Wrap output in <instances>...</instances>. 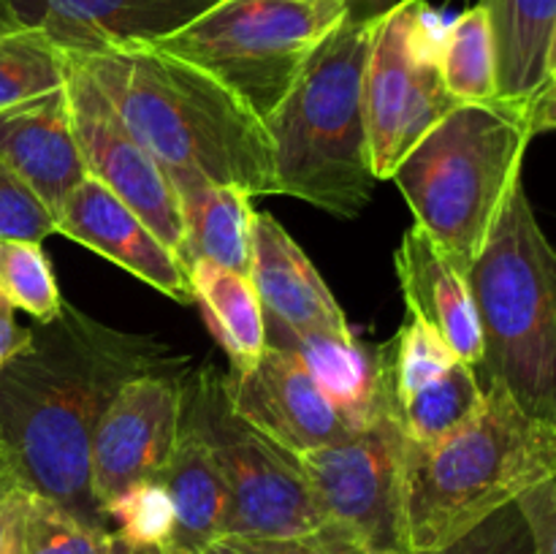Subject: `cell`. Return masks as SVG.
<instances>
[{
  "instance_id": "38",
  "label": "cell",
  "mask_w": 556,
  "mask_h": 554,
  "mask_svg": "<svg viewBox=\"0 0 556 554\" xmlns=\"http://www.w3.org/2000/svg\"><path fill=\"white\" fill-rule=\"evenodd\" d=\"M103 554H166V552H163L161 546H147V543L128 541V538L112 530L106 536V549H103Z\"/></svg>"
},
{
  "instance_id": "37",
  "label": "cell",
  "mask_w": 556,
  "mask_h": 554,
  "mask_svg": "<svg viewBox=\"0 0 556 554\" xmlns=\"http://www.w3.org/2000/svg\"><path fill=\"white\" fill-rule=\"evenodd\" d=\"M527 125H530L532 136L556 130V79H548L546 87L535 96V101L527 109Z\"/></svg>"
},
{
  "instance_id": "8",
  "label": "cell",
  "mask_w": 556,
  "mask_h": 554,
  "mask_svg": "<svg viewBox=\"0 0 556 554\" xmlns=\"http://www.w3.org/2000/svg\"><path fill=\"white\" fill-rule=\"evenodd\" d=\"M182 427L201 440L220 470L231 500L228 532L315 538L329 527L296 454L233 411L226 373L212 364L185 375Z\"/></svg>"
},
{
  "instance_id": "13",
  "label": "cell",
  "mask_w": 556,
  "mask_h": 554,
  "mask_svg": "<svg viewBox=\"0 0 556 554\" xmlns=\"http://www.w3.org/2000/svg\"><path fill=\"white\" fill-rule=\"evenodd\" d=\"M226 389L233 411L291 454L324 449L356 432L302 358L286 348L266 345L248 373H226Z\"/></svg>"
},
{
  "instance_id": "11",
  "label": "cell",
  "mask_w": 556,
  "mask_h": 554,
  "mask_svg": "<svg viewBox=\"0 0 556 554\" xmlns=\"http://www.w3.org/2000/svg\"><path fill=\"white\" fill-rule=\"evenodd\" d=\"M71 125L87 177L128 204L185 264V223L179 196L161 163L139 144L101 87L65 54ZM188 266V264H185Z\"/></svg>"
},
{
  "instance_id": "31",
  "label": "cell",
  "mask_w": 556,
  "mask_h": 554,
  "mask_svg": "<svg viewBox=\"0 0 556 554\" xmlns=\"http://www.w3.org/2000/svg\"><path fill=\"white\" fill-rule=\"evenodd\" d=\"M416 554H538V549L532 541L530 525L514 500L456 541L432 549V552Z\"/></svg>"
},
{
  "instance_id": "22",
  "label": "cell",
  "mask_w": 556,
  "mask_h": 554,
  "mask_svg": "<svg viewBox=\"0 0 556 554\" xmlns=\"http://www.w3.org/2000/svg\"><path fill=\"white\" fill-rule=\"evenodd\" d=\"M157 481L166 487L174 511L172 538L166 554H201L215 538L228 532L231 500L220 470L201 440L179 427L177 449Z\"/></svg>"
},
{
  "instance_id": "32",
  "label": "cell",
  "mask_w": 556,
  "mask_h": 554,
  "mask_svg": "<svg viewBox=\"0 0 556 554\" xmlns=\"http://www.w3.org/2000/svg\"><path fill=\"white\" fill-rule=\"evenodd\" d=\"M52 234H58V226L47 206L0 161V239L43 242Z\"/></svg>"
},
{
  "instance_id": "43",
  "label": "cell",
  "mask_w": 556,
  "mask_h": 554,
  "mask_svg": "<svg viewBox=\"0 0 556 554\" xmlns=\"http://www.w3.org/2000/svg\"><path fill=\"white\" fill-rule=\"evenodd\" d=\"M554 478H556V476H554Z\"/></svg>"
},
{
  "instance_id": "30",
  "label": "cell",
  "mask_w": 556,
  "mask_h": 554,
  "mask_svg": "<svg viewBox=\"0 0 556 554\" xmlns=\"http://www.w3.org/2000/svg\"><path fill=\"white\" fill-rule=\"evenodd\" d=\"M109 527L128 541L147 546H166L172 538L174 511L161 481H141L125 489L106 508Z\"/></svg>"
},
{
  "instance_id": "19",
  "label": "cell",
  "mask_w": 556,
  "mask_h": 554,
  "mask_svg": "<svg viewBox=\"0 0 556 554\" xmlns=\"http://www.w3.org/2000/svg\"><path fill=\"white\" fill-rule=\"evenodd\" d=\"M266 345L296 353L353 429L367 427L375 418L391 413L378 351H369L353 335H307L266 318Z\"/></svg>"
},
{
  "instance_id": "20",
  "label": "cell",
  "mask_w": 556,
  "mask_h": 554,
  "mask_svg": "<svg viewBox=\"0 0 556 554\" xmlns=\"http://www.w3.org/2000/svg\"><path fill=\"white\" fill-rule=\"evenodd\" d=\"M185 223V264L212 261L250 275L253 255V196L237 185H220L201 174L172 179Z\"/></svg>"
},
{
  "instance_id": "10",
  "label": "cell",
  "mask_w": 556,
  "mask_h": 554,
  "mask_svg": "<svg viewBox=\"0 0 556 554\" xmlns=\"http://www.w3.org/2000/svg\"><path fill=\"white\" fill-rule=\"evenodd\" d=\"M405 432L391 413L324 449L296 454L326 525L362 552H405Z\"/></svg>"
},
{
  "instance_id": "2",
  "label": "cell",
  "mask_w": 556,
  "mask_h": 554,
  "mask_svg": "<svg viewBox=\"0 0 556 554\" xmlns=\"http://www.w3.org/2000/svg\"><path fill=\"white\" fill-rule=\"evenodd\" d=\"M65 54L101 87L168 179L201 174L253 199L277 196L264 119L215 76L150 41Z\"/></svg>"
},
{
  "instance_id": "9",
  "label": "cell",
  "mask_w": 556,
  "mask_h": 554,
  "mask_svg": "<svg viewBox=\"0 0 556 554\" xmlns=\"http://www.w3.org/2000/svg\"><path fill=\"white\" fill-rule=\"evenodd\" d=\"M462 106L440 74V38L427 0H400L380 11L364 76L369 163L391 179L402 158Z\"/></svg>"
},
{
  "instance_id": "6",
  "label": "cell",
  "mask_w": 556,
  "mask_h": 554,
  "mask_svg": "<svg viewBox=\"0 0 556 554\" xmlns=\"http://www.w3.org/2000/svg\"><path fill=\"white\" fill-rule=\"evenodd\" d=\"M530 139L527 117L516 109L462 103L391 174L418 226L465 275L521 179Z\"/></svg>"
},
{
  "instance_id": "5",
  "label": "cell",
  "mask_w": 556,
  "mask_h": 554,
  "mask_svg": "<svg viewBox=\"0 0 556 554\" xmlns=\"http://www.w3.org/2000/svg\"><path fill=\"white\" fill-rule=\"evenodd\" d=\"M483 331L481 383L556 429V248L538 223L525 179L467 272Z\"/></svg>"
},
{
  "instance_id": "26",
  "label": "cell",
  "mask_w": 556,
  "mask_h": 554,
  "mask_svg": "<svg viewBox=\"0 0 556 554\" xmlns=\"http://www.w3.org/2000/svg\"><path fill=\"white\" fill-rule=\"evenodd\" d=\"M106 536L25 487L11 521V554H103Z\"/></svg>"
},
{
  "instance_id": "16",
  "label": "cell",
  "mask_w": 556,
  "mask_h": 554,
  "mask_svg": "<svg viewBox=\"0 0 556 554\" xmlns=\"http://www.w3.org/2000/svg\"><path fill=\"white\" fill-rule=\"evenodd\" d=\"M0 161L58 215L65 196L87 177L71 125L65 85L0 109Z\"/></svg>"
},
{
  "instance_id": "17",
  "label": "cell",
  "mask_w": 556,
  "mask_h": 554,
  "mask_svg": "<svg viewBox=\"0 0 556 554\" xmlns=\"http://www.w3.org/2000/svg\"><path fill=\"white\" fill-rule=\"evenodd\" d=\"M407 315L421 320L459 362L478 367L483 331L467 275L418 223L402 237L394 255Z\"/></svg>"
},
{
  "instance_id": "36",
  "label": "cell",
  "mask_w": 556,
  "mask_h": 554,
  "mask_svg": "<svg viewBox=\"0 0 556 554\" xmlns=\"http://www.w3.org/2000/svg\"><path fill=\"white\" fill-rule=\"evenodd\" d=\"M14 304L3 297L0 291V369L11 362V358L20 356L22 351H27L33 340V329L16 324Z\"/></svg>"
},
{
  "instance_id": "1",
  "label": "cell",
  "mask_w": 556,
  "mask_h": 554,
  "mask_svg": "<svg viewBox=\"0 0 556 554\" xmlns=\"http://www.w3.org/2000/svg\"><path fill=\"white\" fill-rule=\"evenodd\" d=\"M30 329L27 351L0 369V445L27 489L112 532L90 487L98 421L128 380L188 364L155 337L114 329L68 302Z\"/></svg>"
},
{
  "instance_id": "24",
  "label": "cell",
  "mask_w": 556,
  "mask_h": 554,
  "mask_svg": "<svg viewBox=\"0 0 556 554\" xmlns=\"http://www.w3.org/2000/svg\"><path fill=\"white\" fill-rule=\"evenodd\" d=\"M440 74L459 103L497 101V52L492 22L481 3L462 11L440 38Z\"/></svg>"
},
{
  "instance_id": "27",
  "label": "cell",
  "mask_w": 556,
  "mask_h": 554,
  "mask_svg": "<svg viewBox=\"0 0 556 554\" xmlns=\"http://www.w3.org/2000/svg\"><path fill=\"white\" fill-rule=\"evenodd\" d=\"M378 358L391 416L396 413V407L405 405L424 386L440 378L451 364L459 362L443 345V340L413 315H407L400 331L386 345L378 348Z\"/></svg>"
},
{
  "instance_id": "7",
  "label": "cell",
  "mask_w": 556,
  "mask_h": 554,
  "mask_svg": "<svg viewBox=\"0 0 556 554\" xmlns=\"http://www.w3.org/2000/svg\"><path fill=\"white\" fill-rule=\"evenodd\" d=\"M348 0H217L155 47L199 65L261 119L269 117Z\"/></svg>"
},
{
  "instance_id": "29",
  "label": "cell",
  "mask_w": 556,
  "mask_h": 554,
  "mask_svg": "<svg viewBox=\"0 0 556 554\" xmlns=\"http://www.w3.org/2000/svg\"><path fill=\"white\" fill-rule=\"evenodd\" d=\"M0 291L36 324H49L65 307L41 242L30 239H0Z\"/></svg>"
},
{
  "instance_id": "28",
  "label": "cell",
  "mask_w": 556,
  "mask_h": 554,
  "mask_svg": "<svg viewBox=\"0 0 556 554\" xmlns=\"http://www.w3.org/2000/svg\"><path fill=\"white\" fill-rule=\"evenodd\" d=\"M65 85V52L38 27L0 33V109Z\"/></svg>"
},
{
  "instance_id": "12",
  "label": "cell",
  "mask_w": 556,
  "mask_h": 554,
  "mask_svg": "<svg viewBox=\"0 0 556 554\" xmlns=\"http://www.w3.org/2000/svg\"><path fill=\"white\" fill-rule=\"evenodd\" d=\"M188 369L139 375L109 402L90 449V487L103 516L125 489L157 481L172 459L182 427V380Z\"/></svg>"
},
{
  "instance_id": "3",
  "label": "cell",
  "mask_w": 556,
  "mask_h": 554,
  "mask_svg": "<svg viewBox=\"0 0 556 554\" xmlns=\"http://www.w3.org/2000/svg\"><path fill=\"white\" fill-rule=\"evenodd\" d=\"M378 14H348L304 63L280 106L264 119L277 196L353 221L372 199L364 76Z\"/></svg>"
},
{
  "instance_id": "23",
  "label": "cell",
  "mask_w": 556,
  "mask_h": 554,
  "mask_svg": "<svg viewBox=\"0 0 556 554\" xmlns=\"http://www.w3.org/2000/svg\"><path fill=\"white\" fill-rule=\"evenodd\" d=\"M193 302L201 304L210 331L231 362V375L253 367L266 348V315L250 275L212 261L190 264Z\"/></svg>"
},
{
  "instance_id": "21",
  "label": "cell",
  "mask_w": 556,
  "mask_h": 554,
  "mask_svg": "<svg viewBox=\"0 0 556 554\" xmlns=\"http://www.w3.org/2000/svg\"><path fill=\"white\" fill-rule=\"evenodd\" d=\"M497 52V101L527 114L548 79L556 0H481Z\"/></svg>"
},
{
  "instance_id": "4",
  "label": "cell",
  "mask_w": 556,
  "mask_h": 554,
  "mask_svg": "<svg viewBox=\"0 0 556 554\" xmlns=\"http://www.w3.org/2000/svg\"><path fill=\"white\" fill-rule=\"evenodd\" d=\"M556 476V429L486 386L472 418L432 445H405L402 519L407 554L432 552Z\"/></svg>"
},
{
  "instance_id": "18",
  "label": "cell",
  "mask_w": 556,
  "mask_h": 554,
  "mask_svg": "<svg viewBox=\"0 0 556 554\" xmlns=\"http://www.w3.org/2000/svg\"><path fill=\"white\" fill-rule=\"evenodd\" d=\"M250 280L269 320L307 335H353L320 272L291 234L266 212H255Z\"/></svg>"
},
{
  "instance_id": "25",
  "label": "cell",
  "mask_w": 556,
  "mask_h": 554,
  "mask_svg": "<svg viewBox=\"0 0 556 554\" xmlns=\"http://www.w3.org/2000/svg\"><path fill=\"white\" fill-rule=\"evenodd\" d=\"M486 400L478 369L465 362H454L440 378L424 386L405 405L396 407L405 440L413 445H432L472 418Z\"/></svg>"
},
{
  "instance_id": "34",
  "label": "cell",
  "mask_w": 556,
  "mask_h": 554,
  "mask_svg": "<svg viewBox=\"0 0 556 554\" xmlns=\"http://www.w3.org/2000/svg\"><path fill=\"white\" fill-rule=\"evenodd\" d=\"M201 554H326L315 538H269L228 532L215 538Z\"/></svg>"
},
{
  "instance_id": "39",
  "label": "cell",
  "mask_w": 556,
  "mask_h": 554,
  "mask_svg": "<svg viewBox=\"0 0 556 554\" xmlns=\"http://www.w3.org/2000/svg\"><path fill=\"white\" fill-rule=\"evenodd\" d=\"M20 27H25V25H22L20 16H16L14 3H11V0H0V33L20 30Z\"/></svg>"
},
{
  "instance_id": "40",
  "label": "cell",
  "mask_w": 556,
  "mask_h": 554,
  "mask_svg": "<svg viewBox=\"0 0 556 554\" xmlns=\"http://www.w3.org/2000/svg\"><path fill=\"white\" fill-rule=\"evenodd\" d=\"M548 79H556V30H554V41H552V49H548ZM546 79V81H548Z\"/></svg>"
},
{
  "instance_id": "35",
  "label": "cell",
  "mask_w": 556,
  "mask_h": 554,
  "mask_svg": "<svg viewBox=\"0 0 556 554\" xmlns=\"http://www.w3.org/2000/svg\"><path fill=\"white\" fill-rule=\"evenodd\" d=\"M25 489L22 478L11 467L5 451L0 454V554H11V521H14L16 503Z\"/></svg>"
},
{
  "instance_id": "14",
  "label": "cell",
  "mask_w": 556,
  "mask_h": 554,
  "mask_svg": "<svg viewBox=\"0 0 556 554\" xmlns=\"http://www.w3.org/2000/svg\"><path fill=\"white\" fill-rule=\"evenodd\" d=\"M58 234L85 244L177 304L193 302L188 266L112 190L85 177L54 215Z\"/></svg>"
},
{
  "instance_id": "15",
  "label": "cell",
  "mask_w": 556,
  "mask_h": 554,
  "mask_svg": "<svg viewBox=\"0 0 556 554\" xmlns=\"http://www.w3.org/2000/svg\"><path fill=\"white\" fill-rule=\"evenodd\" d=\"M25 27L47 33L63 52H98L157 41L217 0H11Z\"/></svg>"
},
{
  "instance_id": "33",
  "label": "cell",
  "mask_w": 556,
  "mask_h": 554,
  "mask_svg": "<svg viewBox=\"0 0 556 554\" xmlns=\"http://www.w3.org/2000/svg\"><path fill=\"white\" fill-rule=\"evenodd\" d=\"M516 503L530 525L538 554H556V478L530 487Z\"/></svg>"
},
{
  "instance_id": "42",
  "label": "cell",
  "mask_w": 556,
  "mask_h": 554,
  "mask_svg": "<svg viewBox=\"0 0 556 554\" xmlns=\"http://www.w3.org/2000/svg\"><path fill=\"white\" fill-rule=\"evenodd\" d=\"M0 454H3V445H0Z\"/></svg>"
},
{
  "instance_id": "41",
  "label": "cell",
  "mask_w": 556,
  "mask_h": 554,
  "mask_svg": "<svg viewBox=\"0 0 556 554\" xmlns=\"http://www.w3.org/2000/svg\"><path fill=\"white\" fill-rule=\"evenodd\" d=\"M367 554H405V552H367Z\"/></svg>"
}]
</instances>
